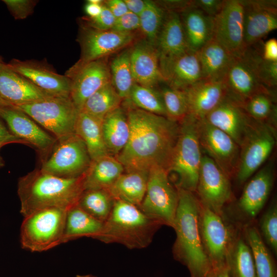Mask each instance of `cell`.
Listing matches in <instances>:
<instances>
[{
    "instance_id": "obj_19",
    "label": "cell",
    "mask_w": 277,
    "mask_h": 277,
    "mask_svg": "<svg viewBox=\"0 0 277 277\" xmlns=\"http://www.w3.org/2000/svg\"><path fill=\"white\" fill-rule=\"evenodd\" d=\"M0 116L14 135L43 152L50 151L56 141L29 116L13 106H0Z\"/></svg>"
},
{
    "instance_id": "obj_56",
    "label": "cell",
    "mask_w": 277,
    "mask_h": 277,
    "mask_svg": "<svg viewBox=\"0 0 277 277\" xmlns=\"http://www.w3.org/2000/svg\"><path fill=\"white\" fill-rule=\"evenodd\" d=\"M0 106H12L9 104L8 103L5 101L1 96H0Z\"/></svg>"
},
{
    "instance_id": "obj_38",
    "label": "cell",
    "mask_w": 277,
    "mask_h": 277,
    "mask_svg": "<svg viewBox=\"0 0 277 277\" xmlns=\"http://www.w3.org/2000/svg\"><path fill=\"white\" fill-rule=\"evenodd\" d=\"M115 200L107 190H84L76 204L86 212L102 222L110 215Z\"/></svg>"
},
{
    "instance_id": "obj_34",
    "label": "cell",
    "mask_w": 277,
    "mask_h": 277,
    "mask_svg": "<svg viewBox=\"0 0 277 277\" xmlns=\"http://www.w3.org/2000/svg\"><path fill=\"white\" fill-rule=\"evenodd\" d=\"M102 123V120L79 111L75 134L84 142L91 161L109 154L104 140Z\"/></svg>"
},
{
    "instance_id": "obj_52",
    "label": "cell",
    "mask_w": 277,
    "mask_h": 277,
    "mask_svg": "<svg viewBox=\"0 0 277 277\" xmlns=\"http://www.w3.org/2000/svg\"><path fill=\"white\" fill-rule=\"evenodd\" d=\"M12 142L24 143L21 140L10 133L0 122V147L5 144Z\"/></svg>"
},
{
    "instance_id": "obj_23",
    "label": "cell",
    "mask_w": 277,
    "mask_h": 277,
    "mask_svg": "<svg viewBox=\"0 0 277 277\" xmlns=\"http://www.w3.org/2000/svg\"><path fill=\"white\" fill-rule=\"evenodd\" d=\"M182 90L187 102V116L197 121L204 119L227 97L223 81L202 79Z\"/></svg>"
},
{
    "instance_id": "obj_13",
    "label": "cell",
    "mask_w": 277,
    "mask_h": 277,
    "mask_svg": "<svg viewBox=\"0 0 277 277\" xmlns=\"http://www.w3.org/2000/svg\"><path fill=\"white\" fill-rule=\"evenodd\" d=\"M197 126L202 150L230 179L235 175L240 156L239 145L229 135L204 119L197 120Z\"/></svg>"
},
{
    "instance_id": "obj_49",
    "label": "cell",
    "mask_w": 277,
    "mask_h": 277,
    "mask_svg": "<svg viewBox=\"0 0 277 277\" xmlns=\"http://www.w3.org/2000/svg\"><path fill=\"white\" fill-rule=\"evenodd\" d=\"M224 0H194L191 5L203 12L206 15L214 17L221 10Z\"/></svg>"
},
{
    "instance_id": "obj_14",
    "label": "cell",
    "mask_w": 277,
    "mask_h": 277,
    "mask_svg": "<svg viewBox=\"0 0 277 277\" xmlns=\"http://www.w3.org/2000/svg\"><path fill=\"white\" fill-rule=\"evenodd\" d=\"M200 229L202 243L212 268L226 265L234 236L222 215L201 204Z\"/></svg>"
},
{
    "instance_id": "obj_35",
    "label": "cell",
    "mask_w": 277,
    "mask_h": 277,
    "mask_svg": "<svg viewBox=\"0 0 277 277\" xmlns=\"http://www.w3.org/2000/svg\"><path fill=\"white\" fill-rule=\"evenodd\" d=\"M230 277H256L252 253L244 239L234 236L227 257Z\"/></svg>"
},
{
    "instance_id": "obj_29",
    "label": "cell",
    "mask_w": 277,
    "mask_h": 277,
    "mask_svg": "<svg viewBox=\"0 0 277 277\" xmlns=\"http://www.w3.org/2000/svg\"><path fill=\"white\" fill-rule=\"evenodd\" d=\"M124 171L121 163L115 156L109 154L91 161L84 174V190H108Z\"/></svg>"
},
{
    "instance_id": "obj_12",
    "label": "cell",
    "mask_w": 277,
    "mask_h": 277,
    "mask_svg": "<svg viewBox=\"0 0 277 277\" xmlns=\"http://www.w3.org/2000/svg\"><path fill=\"white\" fill-rule=\"evenodd\" d=\"M230 179L212 159L203 155L195 191L201 204L222 215L232 196Z\"/></svg>"
},
{
    "instance_id": "obj_22",
    "label": "cell",
    "mask_w": 277,
    "mask_h": 277,
    "mask_svg": "<svg viewBox=\"0 0 277 277\" xmlns=\"http://www.w3.org/2000/svg\"><path fill=\"white\" fill-rule=\"evenodd\" d=\"M160 67L164 82L175 89L184 90L203 79L198 52L189 49L160 62Z\"/></svg>"
},
{
    "instance_id": "obj_28",
    "label": "cell",
    "mask_w": 277,
    "mask_h": 277,
    "mask_svg": "<svg viewBox=\"0 0 277 277\" xmlns=\"http://www.w3.org/2000/svg\"><path fill=\"white\" fill-rule=\"evenodd\" d=\"M189 49L199 51L212 38L213 17L191 6L180 13Z\"/></svg>"
},
{
    "instance_id": "obj_54",
    "label": "cell",
    "mask_w": 277,
    "mask_h": 277,
    "mask_svg": "<svg viewBox=\"0 0 277 277\" xmlns=\"http://www.w3.org/2000/svg\"><path fill=\"white\" fill-rule=\"evenodd\" d=\"M102 8L103 4H97L88 2L85 7V10L90 18H94L100 15Z\"/></svg>"
},
{
    "instance_id": "obj_10",
    "label": "cell",
    "mask_w": 277,
    "mask_h": 277,
    "mask_svg": "<svg viewBox=\"0 0 277 277\" xmlns=\"http://www.w3.org/2000/svg\"><path fill=\"white\" fill-rule=\"evenodd\" d=\"M50 154L42 163V171L63 178H75L83 175L91 160L83 141L73 134L56 141Z\"/></svg>"
},
{
    "instance_id": "obj_45",
    "label": "cell",
    "mask_w": 277,
    "mask_h": 277,
    "mask_svg": "<svg viewBox=\"0 0 277 277\" xmlns=\"http://www.w3.org/2000/svg\"><path fill=\"white\" fill-rule=\"evenodd\" d=\"M262 235L272 250L277 251V205L273 202L262 216L260 222Z\"/></svg>"
},
{
    "instance_id": "obj_25",
    "label": "cell",
    "mask_w": 277,
    "mask_h": 277,
    "mask_svg": "<svg viewBox=\"0 0 277 277\" xmlns=\"http://www.w3.org/2000/svg\"><path fill=\"white\" fill-rule=\"evenodd\" d=\"M130 61L135 83L154 88L164 82L156 46L147 41L138 42L129 51Z\"/></svg>"
},
{
    "instance_id": "obj_9",
    "label": "cell",
    "mask_w": 277,
    "mask_h": 277,
    "mask_svg": "<svg viewBox=\"0 0 277 277\" xmlns=\"http://www.w3.org/2000/svg\"><path fill=\"white\" fill-rule=\"evenodd\" d=\"M276 143L275 127L254 121L240 146V156L235 174L243 184L266 161Z\"/></svg>"
},
{
    "instance_id": "obj_5",
    "label": "cell",
    "mask_w": 277,
    "mask_h": 277,
    "mask_svg": "<svg viewBox=\"0 0 277 277\" xmlns=\"http://www.w3.org/2000/svg\"><path fill=\"white\" fill-rule=\"evenodd\" d=\"M179 125L178 137L167 171L177 175L176 187L194 192L203 155L197 120L187 116Z\"/></svg>"
},
{
    "instance_id": "obj_58",
    "label": "cell",
    "mask_w": 277,
    "mask_h": 277,
    "mask_svg": "<svg viewBox=\"0 0 277 277\" xmlns=\"http://www.w3.org/2000/svg\"><path fill=\"white\" fill-rule=\"evenodd\" d=\"M76 277H96L91 274L77 275Z\"/></svg>"
},
{
    "instance_id": "obj_53",
    "label": "cell",
    "mask_w": 277,
    "mask_h": 277,
    "mask_svg": "<svg viewBox=\"0 0 277 277\" xmlns=\"http://www.w3.org/2000/svg\"><path fill=\"white\" fill-rule=\"evenodd\" d=\"M128 10L135 14L140 15L145 7L146 1L142 0H124Z\"/></svg>"
},
{
    "instance_id": "obj_36",
    "label": "cell",
    "mask_w": 277,
    "mask_h": 277,
    "mask_svg": "<svg viewBox=\"0 0 277 277\" xmlns=\"http://www.w3.org/2000/svg\"><path fill=\"white\" fill-rule=\"evenodd\" d=\"M245 235L252 253L256 277H276L273 259L259 230L254 226L248 227Z\"/></svg>"
},
{
    "instance_id": "obj_26",
    "label": "cell",
    "mask_w": 277,
    "mask_h": 277,
    "mask_svg": "<svg viewBox=\"0 0 277 277\" xmlns=\"http://www.w3.org/2000/svg\"><path fill=\"white\" fill-rule=\"evenodd\" d=\"M53 96L12 70L7 64L0 69V96L11 105L17 106Z\"/></svg>"
},
{
    "instance_id": "obj_15",
    "label": "cell",
    "mask_w": 277,
    "mask_h": 277,
    "mask_svg": "<svg viewBox=\"0 0 277 277\" xmlns=\"http://www.w3.org/2000/svg\"><path fill=\"white\" fill-rule=\"evenodd\" d=\"M212 38L234 57L245 51L242 0H224L221 10L213 17Z\"/></svg>"
},
{
    "instance_id": "obj_60",
    "label": "cell",
    "mask_w": 277,
    "mask_h": 277,
    "mask_svg": "<svg viewBox=\"0 0 277 277\" xmlns=\"http://www.w3.org/2000/svg\"><path fill=\"white\" fill-rule=\"evenodd\" d=\"M3 163L2 162V159L0 157V167L3 166Z\"/></svg>"
},
{
    "instance_id": "obj_31",
    "label": "cell",
    "mask_w": 277,
    "mask_h": 277,
    "mask_svg": "<svg viewBox=\"0 0 277 277\" xmlns=\"http://www.w3.org/2000/svg\"><path fill=\"white\" fill-rule=\"evenodd\" d=\"M104 140L109 153L115 156L125 147L130 134L126 113L120 107L107 114L102 123Z\"/></svg>"
},
{
    "instance_id": "obj_18",
    "label": "cell",
    "mask_w": 277,
    "mask_h": 277,
    "mask_svg": "<svg viewBox=\"0 0 277 277\" xmlns=\"http://www.w3.org/2000/svg\"><path fill=\"white\" fill-rule=\"evenodd\" d=\"M246 47L261 41L277 28V1L242 0Z\"/></svg>"
},
{
    "instance_id": "obj_17",
    "label": "cell",
    "mask_w": 277,
    "mask_h": 277,
    "mask_svg": "<svg viewBox=\"0 0 277 277\" xmlns=\"http://www.w3.org/2000/svg\"><path fill=\"white\" fill-rule=\"evenodd\" d=\"M133 32L124 33L112 29L98 30L89 27L84 29L80 39L81 56L75 66L104 58L133 42Z\"/></svg>"
},
{
    "instance_id": "obj_27",
    "label": "cell",
    "mask_w": 277,
    "mask_h": 277,
    "mask_svg": "<svg viewBox=\"0 0 277 277\" xmlns=\"http://www.w3.org/2000/svg\"><path fill=\"white\" fill-rule=\"evenodd\" d=\"M155 46L160 62L177 56L189 49L180 13L166 11Z\"/></svg>"
},
{
    "instance_id": "obj_55",
    "label": "cell",
    "mask_w": 277,
    "mask_h": 277,
    "mask_svg": "<svg viewBox=\"0 0 277 277\" xmlns=\"http://www.w3.org/2000/svg\"><path fill=\"white\" fill-rule=\"evenodd\" d=\"M206 277H230L227 265L212 268Z\"/></svg>"
},
{
    "instance_id": "obj_33",
    "label": "cell",
    "mask_w": 277,
    "mask_h": 277,
    "mask_svg": "<svg viewBox=\"0 0 277 277\" xmlns=\"http://www.w3.org/2000/svg\"><path fill=\"white\" fill-rule=\"evenodd\" d=\"M148 172L130 171L122 173L108 190L115 201L141 205L147 185Z\"/></svg>"
},
{
    "instance_id": "obj_6",
    "label": "cell",
    "mask_w": 277,
    "mask_h": 277,
    "mask_svg": "<svg viewBox=\"0 0 277 277\" xmlns=\"http://www.w3.org/2000/svg\"><path fill=\"white\" fill-rule=\"evenodd\" d=\"M66 211L49 208L25 216L20 232L22 248L31 252H43L62 244Z\"/></svg>"
},
{
    "instance_id": "obj_3",
    "label": "cell",
    "mask_w": 277,
    "mask_h": 277,
    "mask_svg": "<svg viewBox=\"0 0 277 277\" xmlns=\"http://www.w3.org/2000/svg\"><path fill=\"white\" fill-rule=\"evenodd\" d=\"M84 176L60 177L39 169L22 176L18 183L21 214L25 217L49 208L67 210L76 204L84 191Z\"/></svg>"
},
{
    "instance_id": "obj_42",
    "label": "cell",
    "mask_w": 277,
    "mask_h": 277,
    "mask_svg": "<svg viewBox=\"0 0 277 277\" xmlns=\"http://www.w3.org/2000/svg\"><path fill=\"white\" fill-rule=\"evenodd\" d=\"M166 11L156 3L146 1L143 11L139 15L140 28L148 42L156 45Z\"/></svg>"
},
{
    "instance_id": "obj_44",
    "label": "cell",
    "mask_w": 277,
    "mask_h": 277,
    "mask_svg": "<svg viewBox=\"0 0 277 277\" xmlns=\"http://www.w3.org/2000/svg\"><path fill=\"white\" fill-rule=\"evenodd\" d=\"M262 42L254 45L257 73L261 82L265 86L274 90L277 85V62H269L263 59L261 56L262 46L260 45Z\"/></svg>"
},
{
    "instance_id": "obj_20",
    "label": "cell",
    "mask_w": 277,
    "mask_h": 277,
    "mask_svg": "<svg viewBox=\"0 0 277 277\" xmlns=\"http://www.w3.org/2000/svg\"><path fill=\"white\" fill-rule=\"evenodd\" d=\"M204 119L229 135L239 146L254 121L240 105L227 97Z\"/></svg>"
},
{
    "instance_id": "obj_59",
    "label": "cell",
    "mask_w": 277,
    "mask_h": 277,
    "mask_svg": "<svg viewBox=\"0 0 277 277\" xmlns=\"http://www.w3.org/2000/svg\"><path fill=\"white\" fill-rule=\"evenodd\" d=\"M6 64H5L2 60V58L0 57V69L3 68Z\"/></svg>"
},
{
    "instance_id": "obj_4",
    "label": "cell",
    "mask_w": 277,
    "mask_h": 277,
    "mask_svg": "<svg viewBox=\"0 0 277 277\" xmlns=\"http://www.w3.org/2000/svg\"><path fill=\"white\" fill-rule=\"evenodd\" d=\"M162 226L135 205L115 201L112 211L95 239L102 242L117 243L130 249H143L151 243Z\"/></svg>"
},
{
    "instance_id": "obj_48",
    "label": "cell",
    "mask_w": 277,
    "mask_h": 277,
    "mask_svg": "<svg viewBox=\"0 0 277 277\" xmlns=\"http://www.w3.org/2000/svg\"><path fill=\"white\" fill-rule=\"evenodd\" d=\"M116 18L109 9L103 4L102 11L95 18H90L89 26L98 30H108L112 28Z\"/></svg>"
},
{
    "instance_id": "obj_40",
    "label": "cell",
    "mask_w": 277,
    "mask_h": 277,
    "mask_svg": "<svg viewBox=\"0 0 277 277\" xmlns=\"http://www.w3.org/2000/svg\"><path fill=\"white\" fill-rule=\"evenodd\" d=\"M275 97V94L257 93L247 100L242 107L254 120L275 127L276 123Z\"/></svg>"
},
{
    "instance_id": "obj_47",
    "label": "cell",
    "mask_w": 277,
    "mask_h": 277,
    "mask_svg": "<svg viewBox=\"0 0 277 277\" xmlns=\"http://www.w3.org/2000/svg\"><path fill=\"white\" fill-rule=\"evenodd\" d=\"M139 28V16L128 11L121 17L116 18L111 29L121 32L131 33Z\"/></svg>"
},
{
    "instance_id": "obj_30",
    "label": "cell",
    "mask_w": 277,
    "mask_h": 277,
    "mask_svg": "<svg viewBox=\"0 0 277 277\" xmlns=\"http://www.w3.org/2000/svg\"><path fill=\"white\" fill-rule=\"evenodd\" d=\"M197 52L203 79L222 81L234 56L213 38Z\"/></svg>"
},
{
    "instance_id": "obj_51",
    "label": "cell",
    "mask_w": 277,
    "mask_h": 277,
    "mask_svg": "<svg viewBox=\"0 0 277 277\" xmlns=\"http://www.w3.org/2000/svg\"><path fill=\"white\" fill-rule=\"evenodd\" d=\"M110 11L115 18L123 15L129 11L124 1L109 0L104 4Z\"/></svg>"
},
{
    "instance_id": "obj_7",
    "label": "cell",
    "mask_w": 277,
    "mask_h": 277,
    "mask_svg": "<svg viewBox=\"0 0 277 277\" xmlns=\"http://www.w3.org/2000/svg\"><path fill=\"white\" fill-rule=\"evenodd\" d=\"M14 107L51 132L56 139L75 133L79 111L70 96H53Z\"/></svg>"
},
{
    "instance_id": "obj_11",
    "label": "cell",
    "mask_w": 277,
    "mask_h": 277,
    "mask_svg": "<svg viewBox=\"0 0 277 277\" xmlns=\"http://www.w3.org/2000/svg\"><path fill=\"white\" fill-rule=\"evenodd\" d=\"M222 81L227 97L241 106L257 93L275 94L274 90L265 86L259 77L254 46L247 47L241 55L233 57Z\"/></svg>"
},
{
    "instance_id": "obj_39",
    "label": "cell",
    "mask_w": 277,
    "mask_h": 277,
    "mask_svg": "<svg viewBox=\"0 0 277 277\" xmlns=\"http://www.w3.org/2000/svg\"><path fill=\"white\" fill-rule=\"evenodd\" d=\"M109 68L112 85L122 100H128L135 83L130 65L129 51H124L115 56Z\"/></svg>"
},
{
    "instance_id": "obj_37",
    "label": "cell",
    "mask_w": 277,
    "mask_h": 277,
    "mask_svg": "<svg viewBox=\"0 0 277 277\" xmlns=\"http://www.w3.org/2000/svg\"><path fill=\"white\" fill-rule=\"evenodd\" d=\"M122 100L110 83L91 95L80 111L103 120L107 114L120 107Z\"/></svg>"
},
{
    "instance_id": "obj_2",
    "label": "cell",
    "mask_w": 277,
    "mask_h": 277,
    "mask_svg": "<svg viewBox=\"0 0 277 277\" xmlns=\"http://www.w3.org/2000/svg\"><path fill=\"white\" fill-rule=\"evenodd\" d=\"M176 188L179 202L172 227L176 233L173 253L176 260L187 267L191 277H206L212 265L200 233L201 204L193 192Z\"/></svg>"
},
{
    "instance_id": "obj_1",
    "label": "cell",
    "mask_w": 277,
    "mask_h": 277,
    "mask_svg": "<svg viewBox=\"0 0 277 277\" xmlns=\"http://www.w3.org/2000/svg\"><path fill=\"white\" fill-rule=\"evenodd\" d=\"M126 114L129 139L115 156L125 171L149 172L155 167L167 170L178 137L179 123L136 107H130Z\"/></svg>"
},
{
    "instance_id": "obj_21",
    "label": "cell",
    "mask_w": 277,
    "mask_h": 277,
    "mask_svg": "<svg viewBox=\"0 0 277 277\" xmlns=\"http://www.w3.org/2000/svg\"><path fill=\"white\" fill-rule=\"evenodd\" d=\"M274 163L269 162L256 172L245 185L238 208L248 219H254L264 206L274 182Z\"/></svg>"
},
{
    "instance_id": "obj_43",
    "label": "cell",
    "mask_w": 277,
    "mask_h": 277,
    "mask_svg": "<svg viewBox=\"0 0 277 277\" xmlns=\"http://www.w3.org/2000/svg\"><path fill=\"white\" fill-rule=\"evenodd\" d=\"M167 117L180 123L187 115L188 105L186 95L182 90L175 89L167 85L160 90Z\"/></svg>"
},
{
    "instance_id": "obj_41",
    "label": "cell",
    "mask_w": 277,
    "mask_h": 277,
    "mask_svg": "<svg viewBox=\"0 0 277 277\" xmlns=\"http://www.w3.org/2000/svg\"><path fill=\"white\" fill-rule=\"evenodd\" d=\"M128 100L138 109L167 117L161 91L154 88L145 87L135 83Z\"/></svg>"
},
{
    "instance_id": "obj_24",
    "label": "cell",
    "mask_w": 277,
    "mask_h": 277,
    "mask_svg": "<svg viewBox=\"0 0 277 277\" xmlns=\"http://www.w3.org/2000/svg\"><path fill=\"white\" fill-rule=\"evenodd\" d=\"M7 65L41 89L55 96H70L71 80L67 75L29 61L13 60Z\"/></svg>"
},
{
    "instance_id": "obj_50",
    "label": "cell",
    "mask_w": 277,
    "mask_h": 277,
    "mask_svg": "<svg viewBox=\"0 0 277 277\" xmlns=\"http://www.w3.org/2000/svg\"><path fill=\"white\" fill-rule=\"evenodd\" d=\"M261 56L269 62H277V40L271 38L262 44Z\"/></svg>"
},
{
    "instance_id": "obj_8",
    "label": "cell",
    "mask_w": 277,
    "mask_h": 277,
    "mask_svg": "<svg viewBox=\"0 0 277 277\" xmlns=\"http://www.w3.org/2000/svg\"><path fill=\"white\" fill-rule=\"evenodd\" d=\"M168 174L161 167L149 170L146 193L139 208L161 225L173 227L179 194L176 187L170 182Z\"/></svg>"
},
{
    "instance_id": "obj_57",
    "label": "cell",
    "mask_w": 277,
    "mask_h": 277,
    "mask_svg": "<svg viewBox=\"0 0 277 277\" xmlns=\"http://www.w3.org/2000/svg\"><path fill=\"white\" fill-rule=\"evenodd\" d=\"M88 2L94 3V4H103L102 1L101 0H89L88 1Z\"/></svg>"
},
{
    "instance_id": "obj_46",
    "label": "cell",
    "mask_w": 277,
    "mask_h": 277,
    "mask_svg": "<svg viewBox=\"0 0 277 277\" xmlns=\"http://www.w3.org/2000/svg\"><path fill=\"white\" fill-rule=\"evenodd\" d=\"M8 9L15 19L27 17L33 11L36 2L30 0H3Z\"/></svg>"
},
{
    "instance_id": "obj_16",
    "label": "cell",
    "mask_w": 277,
    "mask_h": 277,
    "mask_svg": "<svg viewBox=\"0 0 277 277\" xmlns=\"http://www.w3.org/2000/svg\"><path fill=\"white\" fill-rule=\"evenodd\" d=\"M104 58L74 65L66 72L71 80L70 97L79 111L91 95L111 83L110 68Z\"/></svg>"
},
{
    "instance_id": "obj_32",
    "label": "cell",
    "mask_w": 277,
    "mask_h": 277,
    "mask_svg": "<svg viewBox=\"0 0 277 277\" xmlns=\"http://www.w3.org/2000/svg\"><path fill=\"white\" fill-rule=\"evenodd\" d=\"M103 225L104 222L94 218L75 204L67 210L62 243L84 236L95 239Z\"/></svg>"
}]
</instances>
